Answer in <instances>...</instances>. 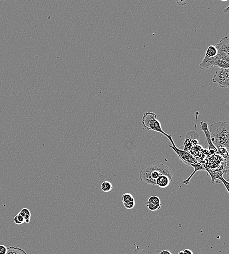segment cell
<instances>
[{
	"instance_id": "6da1fadb",
	"label": "cell",
	"mask_w": 229,
	"mask_h": 254,
	"mask_svg": "<svg viewBox=\"0 0 229 254\" xmlns=\"http://www.w3.org/2000/svg\"><path fill=\"white\" fill-rule=\"evenodd\" d=\"M165 175L169 177L172 182L173 175L172 169L164 164L150 165L143 168L139 173V178L145 184L156 185V180L160 176Z\"/></svg>"
},
{
	"instance_id": "7a4b0ae2",
	"label": "cell",
	"mask_w": 229,
	"mask_h": 254,
	"mask_svg": "<svg viewBox=\"0 0 229 254\" xmlns=\"http://www.w3.org/2000/svg\"><path fill=\"white\" fill-rule=\"evenodd\" d=\"M210 139L218 149L225 147L229 151V127L225 121H219L210 125L209 130Z\"/></svg>"
},
{
	"instance_id": "3957f363",
	"label": "cell",
	"mask_w": 229,
	"mask_h": 254,
	"mask_svg": "<svg viewBox=\"0 0 229 254\" xmlns=\"http://www.w3.org/2000/svg\"><path fill=\"white\" fill-rule=\"evenodd\" d=\"M142 124L144 128L147 130H152L156 132L161 133L167 137L169 135L163 131L161 124L157 119L156 115L154 113L152 112L145 113L142 119Z\"/></svg>"
},
{
	"instance_id": "277c9868",
	"label": "cell",
	"mask_w": 229,
	"mask_h": 254,
	"mask_svg": "<svg viewBox=\"0 0 229 254\" xmlns=\"http://www.w3.org/2000/svg\"><path fill=\"white\" fill-rule=\"evenodd\" d=\"M212 81L214 83H218L221 88L225 89L229 88V69H219L213 76Z\"/></svg>"
},
{
	"instance_id": "5b68a950",
	"label": "cell",
	"mask_w": 229,
	"mask_h": 254,
	"mask_svg": "<svg viewBox=\"0 0 229 254\" xmlns=\"http://www.w3.org/2000/svg\"><path fill=\"white\" fill-rule=\"evenodd\" d=\"M167 138H168L171 143H172V145H173L172 146H169V147L171 148L175 152V153L177 155L179 159L182 161L184 163H185L187 166L190 167L191 166V164L194 163V161H193L194 157H193V155L189 152L185 151L184 150H181L178 149L175 146L173 139H172V135H169V136H168Z\"/></svg>"
},
{
	"instance_id": "8992f818",
	"label": "cell",
	"mask_w": 229,
	"mask_h": 254,
	"mask_svg": "<svg viewBox=\"0 0 229 254\" xmlns=\"http://www.w3.org/2000/svg\"><path fill=\"white\" fill-rule=\"evenodd\" d=\"M200 128H201L202 131L204 132L205 135L206 136L207 142H208L209 146V152H210L211 155H214L215 153L217 152V149L214 146V145L212 143V141L210 139V134L208 124L206 122L203 121L200 123Z\"/></svg>"
},
{
	"instance_id": "52a82bcc",
	"label": "cell",
	"mask_w": 229,
	"mask_h": 254,
	"mask_svg": "<svg viewBox=\"0 0 229 254\" xmlns=\"http://www.w3.org/2000/svg\"><path fill=\"white\" fill-rule=\"evenodd\" d=\"M146 205L151 211H156L160 209L161 207V203L159 197L152 196L148 198Z\"/></svg>"
},
{
	"instance_id": "ba28073f",
	"label": "cell",
	"mask_w": 229,
	"mask_h": 254,
	"mask_svg": "<svg viewBox=\"0 0 229 254\" xmlns=\"http://www.w3.org/2000/svg\"><path fill=\"white\" fill-rule=\"evenodd\" d=\"M218 51L224 52L229 55V39L228 37H224L220 40L219 43L214 45Z\"/></svg>"
},
{
	"instance_id": "9c48e42d",
	"label": "cell",
	"mask_w": 229,
	"mask_h": 254,
	"mask_svg": "<svg viewBox=\"0 0 229 254\" xmlns=\"http://www.w3.org/2000/svg\"><path fill=\"white\" fill-rule=\"evenodd\" d=\"M224 167V163H223V166H222V168H218L216 169H210L208 168H205V170L208 172V173H209L210 175L211 178H212V183L213 184H214V181L219 178V177L220 176H223V170Z\"/></svg>"
},
{
	"instance_id": "30bf717a",
	"label": "cell",
	"mask_w": 229,
	"mask_h": 254,
	"mask_svg": "<svg viewBox=\"0 0 229 254\" xmlns=\"http://www.w3.org/2000/svg\"><path fill=\"white\" fill-rule=\"evenodd\" d=\"M216 59V57H210L208 56L207 55H205L203 60H202L199 65V68L202 70L209 69L210 68H213V63Z\"/></svg>"
},
{
	"instance_id": "8fae6325",
	"label": "cell",
	"mask_w": 229,
	"mask_h": 254,
	"mask_svg": "<svg viewBox=\"0 0 229 254\" xmlns=\"http://www.w3.org/2000/svg\"><path fill=\"white\" fill-rule=\"evenodd\" d=\"M171 182L169 177L168 176L162 175L160 176L156 180V185L161 188H165L168 186Z\"/></svg>"
},
{
	"instance_id": "7c38bea8",
	"label": "cell",
	"mask_w": 229,
	"mask_h": 254,
	"mask_svg": "<svg viewBox=\"0 0 229 254\" xmlns=\"http://www.w3.org/2000/svg\"><path fill=\"white\" fill-rule=\"evenodd\" d=\"M191 166L192 167L194 168V171L193 172V173L191 174L190 176L188 178H187L186 180L184 181L183 183L184 184H188L189 183V181L191 180V178L193 177V176H194V174L196 173V172L199 171H206L205 170V168L204 167L203 165H200V164H195V163H193L191 164Z\"/></svg>"
},
{
	"instance_id": "4fadbf2b",
	"label": "cell",
	"mask_w": 229,
	"mask_h": 254,
	"mask_svg": "<svg viewBox=\"0 0 229 254\" xmlns=\"http://www.w3.org/2000/svg\"><path fill=\"white\" fill-rule=\"evenodd\" d=\"M213 67L219 68V69H229V64L227 63L226 62L224 61V60H221V59L216 58V59L214 60V62L213 63Z\"/></svg>"
},
{
	"instance_id": "5bb4252c",
	"label": "cell",
	"mask_w": 229,
	"mask_h": 254,
	"mask_svg": "<svg viewBox=\"0 0 229 254\" xmlns=\"http://www.w3.org/2000/svg\"><path fill=\"white\" fill-rule=\"evenodd\" d=\"M7 251L6 254H27L24 250L19 247L10 246L7 247Z\"/></svg>"
},
{
	"instance_id": "9a60e30c",
	"label": "cell",
	"mask_w": 229,
	"mask_h": 254,
	"mask_svg": "<svg viewBox=\"0 0 229 254\" xmlns=\"http://www.w3.org/2000/svg\"><path fill=\"white\" fill-rule=\"evenodd\" d=\"M19 213L25 219V223L27 224L29 223L31 219V213L29 210L25 208L22 209Z\"/></svg>"
},
{
	"instance_id": "2e32d148",
	"label": "cell",
	"mask_w": 229,
	"mask_h": 254,
	"mask_svg": "<svg viewBox=\"0 0 229 254\" xmlns=\"http://www.w3.org/2000/svg\"><path fill=\"white\" fill-rule=\"evenodd\" d=\"M217 53H218V50L216 49L215 46L214 45H211L208 47L205 55L210 57H215Z\"/></svg>"
},
{
	"instance_id": "e0dca14e",
	"label": "cell",
	"mask_w": 229,
	"mask_h": 254,
	"mask_svg": "<svg viewBox=\"0 0 229 254\" xmlns=\"http://www.w3.org/2000/svg\"><path fill=\"white\" fill-rule=\"evenodd\" d=\"M101 188L103 192L105 193L110 192L113 188L112 184L110 182L106 181L102 183L101 186Z\"/></svg>"
},
{
	"instance_id": "ac0fdd59",
	"label": "cell",
	"mask_w": 229,
	"mask_h": 254,
	"mask_svg": "<svg viewBox=\"0 0 229 254\" xmlns=\"http://www.w3.org/2000/svg\"><path fill=\"white\" fill-rule=\"evenodd\" d=\"M216 57L217 58L224 60V61L226 62L227 63L229 64V55H227L224 52H222V51H218V53H217Z\"/></svg>"
},
{
	"instance_id": "d6986e66",
	"label": "cell",
	"mask_w": 229,
	"mask_h": 254,
	"mask_svg": "<svg viewBox=\"0 0 229 254\" xmlns=\"http://www.w3.org/2000/svg\"><path fill=\"white\" fill-rule=\"evenodd\" d=\"M121 199L123 203L135 200L132 194L130 193L124 194L123 196H122Z\"/></svg>"
},
{
	"instance_id": "ffe728a7",
	"label": "cell",
	"mask_w": 229,
	"mask_h": 254,
	"mask_svg": "<svg viewBox=\"0 0 229 254\" xmlns=\"http://www.w3.org/2000/svg\"><path fill=\"white\" fill-rule=\"evenodd\" d=\"M14 222L17 225H20L25 223V219L20 214L18 213L14 218Z\"/></svg>"
},
{
	"instance_id": "44dd1931",
	"label": "cell",
	"mask_w": 229,
	"mask_h": 254,
	"mask_svg": "<svg viewBox=\"0 0 229 254\" xmlns=\"http://www.w3.org/2000/svg\"><path fill=\"white\" fill-rule=\"evenodd\" d=\"M191 139H190L189 138H188V139H186L185 140L184 143V151L189 152V151L191 150V149H192L193 146H192V144H191Z\"/></svg>"
},
{
	"instance_id": "7402d4cb",
	"label": "cell",
	"mask_w": 229,
	"mask_h": 254,
	"mask_svg": "<svg viewBox=\"0 0 229 254\" xmlns=\"http://www.w3.org/2000/svg\"><path fill=\"white\" fill-rule=\"evenodd\" d=\"M218 179L220 180V181H221V182L223 183V184H224V186L225 187L226 189V190H227V192L228 193H229V183L228 182V181H226V179H225L224 178H223V176H221L220 177H219V178H218Z\"/></svg>"
},
{
	"instance_id": "603a6c76",
	"label": "cell",
	"mask_w": 229,
	"mask_h": 254,
	"mask_svg": "<svg viewBox=\"0 0 229 254\" xmlns=\"http://www.w3.org/2000/svg\"><path fill=\"white\" fill-rule=\"evenodd\" d=\"M135 205V200H133L132 202H128L124 203V205L125 207L127 209H131L133 208Z\"/></svg>"
},
{
	"instance_id": "cb8c5ba5",
	"label": "cell",
	"mask_w": 229,
	"mask_h": 254,
	"mask_svg": "<svg viewBox=\"0 0 229 254\" xmlns=\"http://www.w3.org/2000/svg\"><path fill=\"white\" fill-rule=\"evenodd\" d=\"M7 251V247L4 245H0V254H6Z\"/></svg>"
},
{
	"instance_id": "d4e9b609",
	"label": "cell",
	"mask_w": 229,
	"mask_h": 254,
	"mask_svg": "<svg viewBox=\"0 0 229 254\" xmlns=\"http://www.w3.org/2000/svg\"><path fill=\"white\" fill-rule=\"evenodd\" d=\"M191 144H192V146H195L198 145V141L196 139H194L193 140L191 139Z\"/></svg>"
},
{
	"instance_id": "484cf974",
	"label": "cell",
	"mask_w": 229,
	"mask_h": 254,
	"mask_svg": "<svg viewBox=\"0 0 229 254\" xmlns=\"http://www.w3.org/2000/svg\"><path fill=\"white\" fill-rule=\"evenodd\" d=\"M159 254H173V253L169 250H163L161 251Z\"/></svg>"
},
{
	"instance_id": "4316f807",
	"label": "cell",
	"mask_w": 229,
	"mask_h": 254,
	"mask_svg": "<svg viewBox=\"0 0 229 254\" xmlns=\"http://www.w3.org/2000/svg\"><path fill=\"white\" fill-rule=\"evenodd\" d=\"M184 251L185 252V254H194L193 251L190 249H188L184 250Z\"/></svg>"
},
{
	"instance_id": "83f0119b",
	"label": "cell",
	"mask_w": 229,
	"mask_h": 254,
	"mask_svg": "<svg viewBox=\"0 0 229 254\" xmlns=\"http://www.w3.org/2000/svg\"><path fill=\"white\" fill-rule=\"evenodd\" d=\"M229 6H228L227 8H226L224 10V12L225 13H227L228 11H229Z\"/></svg>"
},
{
	"instance_id": "f1b7e54d",
	"label": "cell",
	"mask_w": 229,
	"mask_h": 254,
	"mask_svg": "<svg viewBox=\"0 0 229 254\" xmlns=\"http://www.w3.org/2000/svg\"><path fill=\"white\" fill-rule=\"evenodd\" d=\"M177 254H185V252L184 251V250L180 251H179L178 253Z\"/></svg>"
}]
</instances>
